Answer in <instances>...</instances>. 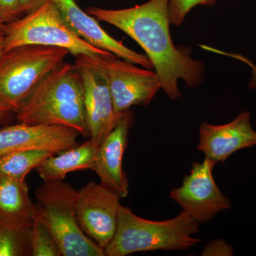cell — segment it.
<instances>
[{
    "label": "cell",
    "mask_w": 256,
    "mask_h": 256,
    "mask_svg": "<svg viewBox=\"0 0 256 256\" xmlns=\"http://www.w3.org/2000/svg\"><path fill=\"white\" fill-rule=\"evenodd\" d=\"M170 0H150L121 10L89 6L86 12L99 21L110 24L137 42L152 64L161 89L171 100L181 97L178 80L188 88L200 86L205 76L204 65L194 60L188 47L176 46L170 30Z\"/></svg>",
    "instance_id": "obj_1"
},
{
    "label": "cell",
    "mask_w": 256,
    "mask_h": 256,
    "mask_svg": "<svg viewBox=\"0 0 256 256\" xmlns=\"http://www.w3.org/2000/svg\"><path fill=\"white\" fill-rule=\"evenodd\" d=\"M16 114L22 124L65 126L89 137L84 86L75 64L64 62L48 74Z\"/></svg>",
    "instance_id": "obj_2"
},
{
    "label": "cell",
    "mask_w": 256,
    "mask_h": 256,
    "mask_svg": "<svg viewBox=\"0 0 256 256\" xmlns=\"http://www.w3.org/2000/svg\"><path fill=\"white\" fill-rule=\"evenodd\" d=\"M200 223L186 212L166 220H150L120 206L117 229L104 248L106 256H126L154 250H186L201 242L194 237L200 233Z\"/></svg>",
    "instance_id": "obj_3"
},
{
    "label": "cell",
    "mask_w": 256,
    "mask_h": 256,
    "mask_svg": "<svg viewBox=\"0 0 256 256\" xmlns=\"http://www.w3.org/2000/svg\"><path fill=\"white\" fill-rule=\"evenodd\" d=\"M68 50L24 45L0 57V105L16 112L35 88L64 62Z\"/></svg>",
    "instance_id": "obj_4"
},
{
    "label": "cell",
    "mask_w": 256,
    "mask_h": 256,
    "mask_svg": "<svg viewBox=\"0 0 256 256\" xmlns=\"http://www.w3.org/2000/svg\"><path fill=\"white\" fill-rule=\"evenodd\" d=\"M38 214L54 237L63 256H105L87 236L76 214L77 190L68 183L44 182L36 190Z\"/></svg>",
    "instance_id": "obj_5"
},
{
    "label": "cell",
    "mask_w": 256,
    "mask_h": 256,
    "mask_svg": "<svg viewBox=\"0 0 256 256\" xmlns=\"http://www.w3.org/2000/svg\"><path fill=\"white\" fill-rule=\"evenodd\" d=\"M24 45L60 47L75 56L97 58L112 54L80 38L64 22L52 0H46L24 18L6 24L4 52Z\"/></svg>",
    "instance_id": "obj_6"
},
{
    "label": "cell",
    "mask_w": 256,
    "mask_h": 256,
    "mask_svg": "<svg viewBox=\"0 0 256 256\" xmlns=\"http://www.w3.org/2000/svg\"><path fill=\"white\" fill-rule=\"evenodd\" d=\"M88 57L105 77L117 114H124L133 106L148 105L161 89L158 76L152 69L139 68L114 54Z\"/></svg>",
    "instance_id": "obj_7"
},
{
    "label": "cell",
    "mask_w": 256,
    "mask_h": 256,
    "mask_svg": "<svg viewBox=\"0 0 256 256\" xmlns=\"http://www.w3.org/2000/svg\"><path fill=\"white\" fill-rule=\"evenodd\" d=\"M216 164L207 158L202 162L192 163L190 174L184 176L182 184L170 193V198L200 224L210 222L220 212L232 207L228 197L215 182L213 170Z\"/></svg>",
    "instance_id": "obj_8"
},
{
    "label": "cell",
    "mask_w": 256,
    "mask_h": 256,
    "mask_svg": "<svg viewBox=\"0 0 256 256\" xmlns=\"http://www.w3.org/2000/svg\"><path fill=\"white\" fill-rule=\"evenodd\" d=\"M75 65L82 76L89 137L98 146L116 127L124 114L114 111V100L104 76L89 60L76 56Z\"/></svg>",
    "instance_id": "obj_9"
},
{
    "label": "cell",
    "mask_w": 256,
    "mask_h": 256,
    "mask_svg": "<svg viewBox=\"0 0 256 256\" xmlns=\"http://www.w3.org/2000/svg\"><path fill=\"white\" fill-rule=\"evenodd\" d=\"M120 196L90 182L77 191L76 214L84 233L102 248L114 238L117 229Z\"/></svg>",
    "instance_id": "obj_10"
},
{
    "label": "cell",
    "mask_w": 256,
    "mask_h": 256,
    "mask_svg": "<svg viewBox=\"0 0 256 256\" xmlns=\"http://www.w3.org/2000/svg\"><path fill=\"white\" fill-rule=\"evenodd\" d=\"M79 134L65 126L20 122L0 129V156L25 150H46L57 154L78 146Z\"/></svg>",
    "instance_id": "obj_11"
},
{
    "label": "cell",
    "mask_w": 256,
    "mask_h": 256,
    "mask_svg": "<svg viewBox=\"0 0 256 256\" xmlns=\"http://www.w3.org/2000/svg\"><path fill=\"white\" fill-rule=\"evenodd\" d=\"M250 119V112L246 110L226 124L214 126L202 122L197 150L216 164H224L236 152L256 146V131Z\"/></svg>",
    "instance_id": "obj_12"
},
{
    "label": "cell",
    "mask_w": 256,
    "mask_h": 256,
    "mask_svg": "<svg viewBox=\"0 0 256 256\" xmlns=\"http://www.w3.org/2000/svg\"><path fill=\"white\" fill-rule=\"evenodd\" d=\"M67 25L82 40L128 62L152 69L146 55L137 53L109 35L95 18L82 10L76 0H52Z\"/></svg>",
    "instance_id": "obj_13"
},
{
    "label": "cell",
    "mask_w": 256,
    "mask_h": 256,
    "mask_svg": "<svg viewBox=\"0 0 256 256\" xmlns=\"http://www.w3.org/2000/svg\"><path fill=\"white\" fill-rule=\"evenodd\" d=\"M132 124V112L126 111L118 124L98 146L92 168L100 178V184L117 194L120 198H126L129 192V183L122 170V158Z\"/></svg>",
    "instance_id": "obj_14"
},
{
    "label": "cell",
    "mask_w": 256,
    "mask_h": 256,
    "mask_svg": "<svg viewBox=\"0 0 256 256\" xmlns=\"http://www.w3.org/2000/svg\"><path fill=\"white\" fill-rule=\"evenodd\" d=\"M37 213L36 206L28 194L26 183L0 176V220L32 226Z\"/></svg>",
    "instance_id": "obj_15"
},
{
    "label": "cell",
    "mask_w": 256,
    "mask_h": 256,
    "mask_svg": "<svg viewBox=\"0 0 256 256\" xmlns=\"http://www.w3.org/2000/svg\"><path fill=\"white\" fill-rule=\"evenodd\" d=\"M98 146L90 140L50 156L37 166L44 182L64 181L66 175L78 170H92Z\"/></svg>",
    "instance_id": "obj_16"
},
{
    "label": "cell",
    "mask_w": 256,
    "mask_h": 256,
    "mask_svg": "<svg viewBox=\"0 0 256 256\" xmlns=\"http://www.w3.org/2000/svg\"><path fill=\"white\" fill-rule=\"evenodd\" d=\"M56 153L46 150H25L0 156V176L24 181L33 169Z\"/></svg>",
    "instance_id": "obj_17"
},
{
    "label": "cell",
    "mask_w": 256,
    "mask_h": 256,
    "mask_svg": "<svg viewBox=\"0 0 256 256\" xmlns=\"http://www.w3.org/2000/svg\"><path fill=\"white\" fill-rule=\"evenodd\" d=\"M31 227L0 220V256H31Z\"/></svg>",
    "instance_id": "obj_18"
},
{
    "label": "cell",
    "mask_w": 256,
    "mask_h": 256,
    "mask_svg": "<svg viewBox=\"0 0 256 256\" xmlns=\"http://www.w3.org/2000/svg\"><path fill=\"white\" fill-rule=\"evenodd\" d=\"M30 250L33 256H63L54 237L38 213L30 230Z\"/></svg>",
    "instance_id": "obj_19"
},
{
    "label": "cell",
    "mask_w": 256,
    "mask_h": 256,
    "mask_svg": "<svg viewBox=\"0 0 256 256\" xmlns=\"http://www.w3.org/2000/svg\"><path fill=\"white\" fill-rule=\"evenodd\" d=\"M217 0H170L169 16L171 24L180 26L182 24L188 13L198 5L210 6Z\"/></svg>",
    "instance_id": "obj_20"
},
{
    "label": "cell",
    "mask_w": 256,
    "mask_h": 256,
    "mask_svg": "<svg viewBox=\"0 0 256 256\" xmlns=\"http://www.w3.org/2000/svg\"><path fill=\"white\" fill-rule=\"evenodd\" d=\"M23 14L20 0H0V21L9 24Z\"/></svg>",
    "instance_id": "obj_21"
},
{
    "label": "cell",
    "mask_w": 256,
    "mask_h": 256,
    "mask_svg": "<svg viewBox=\"0 0 256 256\" xmlns=\"http://www.w3.org/2000/svg\"><path fill=\"white\" fill-rule=\"evenodd\" d=\"M202 256H234L233 247L224 239L212 240L204 248Z\"/></svg>",
    "instance_id": "obj_22"
},
{
    "label": "cell",
    "mask_w": 256,
    "mask_h": 256,
    "mask_svg": "<svg viewBox=\"0 0 256 256\" xmlns=\"http://www.w3.org/2000/svg\"><path fill=\"white\" fill-rule=\"evenodd\" d=\"M46 0H20L23 14H28L46 2Z\"/></svg>",
    "instance_id": "obj_23"
},
{
    "label": "cell",
    "mask_w": 256,
    "mask_h": 256,
    "mask_svg": "<svg viewBox=\"0 0 256 256\" xmlns=\"http://www.w3.org/2000/svg\"><path fill=\"white\" fill-rule=\"evenodd\" d=\"M236 60L246 64L252 69V78L250 79V82H249L248 87L250 89H254L256 88V66L254 63H252L250 60H248L246 57L244 56L238 54L236 57Z\"/></svg>",
    "instance_id": "obj_24"
},
{
    "label": "cell",
    "mask_w": 256,
    "mask_h": 256,
    "mask_svg": "<svg viewBox=\"0 0 256 256\" xmlns=\"http://www.w3.org/2000/svg\"><path fill=\"white\" fill-rule=\"evenodd\" d=\"M10 112H12L11 111L8 110L4 106L0 105V122L4 121V120L8 118L9 117Z\"/></svg>",
    "instance_id": "obj_25"
},
{
    "label": "cell",
    "mask_w": 256,
    "mask_h": 256,
    "mask_svg": "<svg viewBox=\"0 0 256 256\" xmlns=\"http://www.w3.org/2000/svg\"><path fill=\"white\" fill-rule=\"evenodd\" d=\"M6 30V24L0 21V37L4 36Z\"/></svg>",
    "instance_id": "obj_26"
},
{
    "label": "cell",
    "mask_w": 256,
    "mask_h": 256,
    "mask_svg": "<svg viewBox=\"0 0 256 256\" xmlns=\"http://www.w3.org/2000/svg\"><path fill=\"white\" fill-rule=\"evenodd\" d=\"M4 36L0 37V57L4 53Z\"/></svg>",
    "instance_id": "obj_27"
}]
</instances>
